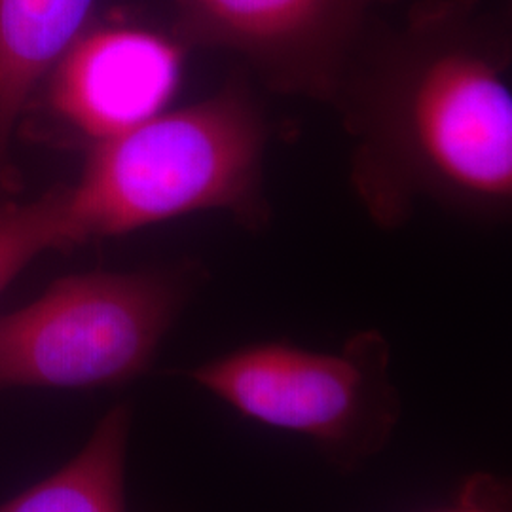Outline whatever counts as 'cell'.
Returning a JSON list of instances; mask_svg holds the SVG:
<instances>
[{"instance_id":"cell-1","label":"cell","mask_w":512,"mask_h":512,"mask_svg":"<svg viewBox=\"0 0 512 512\" xmlns=\"http://www.w3.org/2000/svg\"><path fill=\"white\" fill-rule=\"evenodd\" d=\"M459 21V6L425 10L370 69H349L334 97L355 143L351 184L384 228L421 200L480 217L511 207L507 55Z\"/></svg>"},{"instance_id":"cell-2","label":"cell","mask_w":512,"mask_h":512,"mask_svg":"<svg viewBox=\"0 0 512 512\" xmlns=\"http://www.w3.org/2000/svg\"><path fill=\"white\" fill-rule=\"evenodd\" d=\"M266 145V118L243 80L95 143L80 179L63 186L67 247L203 211L260 226Z\"/></svg>"},{"instance_id":"cell-3","label":"cell","mask_w":512,"mask_h":512,"mask_svg":"<svg viewBox=\"0 0 512 512\" xmlns=\"http://www.w3.org/2000/svg\"><path fill=\"white\" fill-rule=\"evenodd\" d=\"M194 285L186 268L57 279L0 317V393L92 389L145 374Z\"/></svg>"},{"instance_id":"cell-4","label":"cell","mask_w":512,"mask_h":512,"mask_svg":"<svg viewBox=\"0 0 512 512\" xmlns=\"http://www.w3.org/2000/svg\"><path fill=\"white\" fill-rule=\"evenodd\" d=\"M389 361L384 336L363 330L340 353L266 342L196 366L188 376L241 416L308 437L334 467L353 471L384 452L401 420Z\"/></svg>"},{"instance_id":"cell-5","label":"cell","mask_w":512,"mask_h":512,"mask_svg":"<svg viewBox=\"0 0 512 512\" xmlns=\"http://www.w3.org/2000/svg\"><path fill=\"white\" fill-rule=\"evenodd\" d=\"M389 0H175L177 40L243 55L274 92L334 101L363 23Z\"/></svg>"},{"instance_id":"cell-6","label":"cell","mask_w":512,"mask_h":512,"mask_svg":"<svg viewBox=\"0 0 512 512\" xmlns=\"http://www.w3.org/2000/svg\"><path fill=\"white\" fill-rule=\"evenodd\" d=\"M183 63L177 38L126 25L86 27L50 71V105L95 145L162 114Z\"/></svg>"},{"instance_id":"cell-7","label":"cell","mask_w":512,"mask_h":512,"mask_svg":"<svg viewBox=\"0 0 512 512\" xmlns=\"http://www.w3.org/2000/svg\"><path fill=\"white\" fill-rule=\"evenodd\" d=\"M92 6L93 0H0V200L23 107L86 29Z\"/></svg>"},{"instance_id":"cell-8","label":"cell","mask_w":512,"mask_h":512,"mask_svg":"<svg viewBox=\"0 0 512 512\" xmlns=\"http://www.w3.org/2000/svg\"><path fill=\"white\" fill-rule=\"evenodd\" d=\"M131 408L116 404L88 442L55 473L0 505V512H128L126 458Z\"/></svg>"},{"instance_id":"cell-9","label":"cell","mask_w":512,"mask_h":512,"mask_svg":"<svg viewBox=\"0 0 512 512\" xmlns=\"http://www.w3.org/2000/svg\"><path fill=\"white\" fill-rule=\"evenodd\" d=\"M50 249H67L63 188L23 205L0 203V293Z\"/></svg>"},{"instance_id":"cell-10","label":"cell","mask_w":512,"mask_h":512,"mask_svg":"<svg viewBox=\"0 0 512 512\" xmlns=\"http://www.w3.org/2000/svg\"><path fill=\"white\" fill-rule=\"evenodd\" d=\"M435 512H509V494L499 480L476 475L465 482L456 505Z\"/></svg>"}]
</instances>
